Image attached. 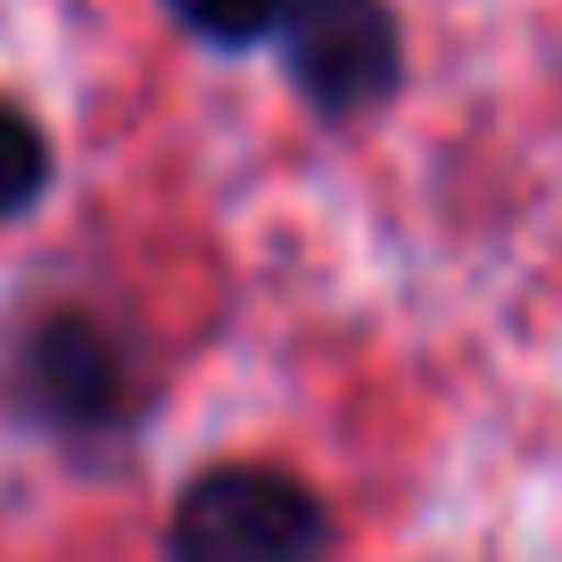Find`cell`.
Segmentation results:
<instances>
[{"instance_id": "1", "label": "cell", "mask_w": 562, "mask_h": 562, "mask_svg": "<svg viewBox=\"0 0 562 562\" xmlns=\"http://www.w3.org/2000/svg\"><path fill=\"white\" fill-rule=\"evenodd\" d=\"M331 521L315 488L273 463H224L175 505V562H323Z\"/></svg>"}, {"instance_id": "2", "label": "cell", "mask_w": 562, "mask_h": 562, "mask_svg": "<svg viewBox=\"0 0 562 562\" xmlns=\"http://www.w3.org/2000/svg\"><path fill=\"white\" fill-rule=\"evenodd\" d=\"M281 58L299 75V91L331 116L389 100L397 83V18L389 0H281Z\"/></svg>"}, {"instance_id": "3", "label": "cell", "mask_w": 562, "mask_h": 562, "mask_svg": "<svg viewBox=\"0 0 562 562\" xmlns=\"http://www.w3.org/2000/svg\"><path fill=\"white\" fill-rule=\"evenodd\" d=\"M42 381H50V397L67 405V414H100V405L116 397V356H108V339L91 331V323H58V331L42 339Z\"/></svg>"}, {"instance_id": "4", "label": "cell", "mask_w": 562, "mask_h": 562, "mask_svg": "<svg viewBox=\"0 0 562 562\" xmlns=\"http://www.w3.org/2000/svg\"><path fill=\"white\" fill-rule=\"evenodd\" d=\"M42 175H50V149H42L34 116L18 100H0V215H25L42 199Z\"/></svg>"}, {"instance_id": "5", "label": "cell", "mask_w": 562, "mask_h": 562, "mask_svg": "<svg viewBox=\"0 0 562 562\" xmlns=\"http://www.w3.org/2000/svg\"><path fill=\"white\" fill-rule=\"evenodd\" d=\"M166 9L207 42H257L281 25V0H166Z\"/></svg>"}]
</instances>
